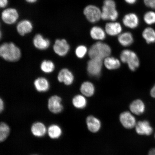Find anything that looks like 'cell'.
<instances>
[{"label": "cell", "mask_w": 155, "mask_h": 155, "mask_svg": "<svg viewBox=\"0 0 155 155\" xmlns=\"http://www.w3.org/2000/svg\"><path fill=\"white\" fill-rule=\"evenodd\" d=\"M33 43L35 47L40 50L47 49L49 48L50 44V40L45 38L40 34H37L35 36Z\"/></svg>", "instance_id": "obj_17"}, {"label": "cell", "mask_w": 155, "mask_h": 155, "mask_svg": "<svg viewBox=\"0 0 155 155\" xmlns=\"http://www.w3.org/2000/svg\"><path fill=\"white\" fill-rule=\"evenodd\" d=\"M150 94L151 96L153 98H155V84L152 88L151 89L150 91Z\"/></svg>", "instance_id": "obj_36"}, {"label": "cell", "mask_w": 155, "mask_h": 155, "mask_svg": "<svg viewBox=\"0 0 155 155\" xmlns=\"http://www.w3.org/2000/svg\"><path fill=\"white\" fill-rule=\"evenodd\" d=\"M19 18V13L17 10L14 8H9L3 11L1 18L5 24L9 25L14 24Z\"/></svg>", "instance_id": "obj_8"}, {"label": "cell", "mask_w": 155, "mask_h": 155, "mask_svg": "<svg viewBox=\"0 0 155 155\" xmlns=\"http://www.w3.org/2000/svg\"><path fill=\"white\" fill-rule=\"evenodd\" d=\"M86 121L87 128L91 132L96 133L100 130L101 123L97 118L92 115L89 116L87 118Z\"/></svg>", "instance_id": "obj_15"}, {"label": "cell", "mask_w": 155, "mask_h": 155, "mask_svg": "<svg viewBox=\"0 0 155 155\" xmlns=\"http://www.w3.org/2000/svg\"><path fill=\"white\" fill-rule=\"evenodd\" d=\"M83 13L87 20L92 24L98 22L102 19L101 9L97 5H87L83 10Z\"/></svg>", "instance_id": "obj_5"}, {"label": "cell", "mask_w": 155, "mask_h": 155, "mask_svg": "<svg viewBox=\"0 0 155 155\" xmlns=\"http://www.w3.org/2000/svg\"><path fill=\"white\" fill-rule=\"evenodd\" d=\"M88 48L86 46L80 45L78 46L75 50V54L77 58L82 59L88 53Z\"/></svg>", "instance_id": "obj_31"}, {"label": "cell", "mask_w": 155, "mask_h": 155, "mask_svg": "<svg viewBox=\"0 0 155 155\" xmlns=\"http://www.w3.org/2000/svg\"><path fill=\"white\" fill-rule=\"evenodd\" d=\"M90 34L91 37L97 41H102L105 39L107 35L104 29L98 26L92 27L90 29Z\"/></svg>", "instance_id": "obj_16"}, {"label": "cell", "mask_w": 155, "mask_h": 155, "mask_svg": "<svg viewBox=\"0 0 155 155\" xmlns=\"http://www.w3.org/2000/svg\"><path fill=\"white\" fill-rule=\"evenodd\" d=\"M70 49V46L67 41L64 39L56 40L53 45L55 53L60 57L66 55Z\"/></svg>", "instance_id": "obj_10"}, {"label": "cell", "mask_w": 155, "mask_h": 155, "mask_svg": "<svg viewBox=\"0 0 155 155\" xmlns=\"http://www.w3.org/2000/svg\"><path fill=\"white\" fill-rule=\"evenodd\" d=\"M154 137H155V135H154Z\"/></svg>", "instance_id": "obj_39"}, {"label": "cell", "mask_w": 155, "mask_h": 155, "mask_svg": "<svg viewBox=\"0 0 155 155\" xmlns=\"http://www.w3.org/2000/svg\"><path fill=\"white\" fill-rule=\"evenodd\" d=\"M80 90L82 94L86 97H92L95 91L94 85L89 81L83 82L81 85Z\"/></svg>", "instance_id": "obj_24"}, {"label": "cell", "mask_w": 155, "mask_h": 155, "mask_svg": "<svg viewBox=\"0 0 155 155\" xmlns=\"http://www.w3.org/2000/svg\"><path fill=\"white\" fill-rule=\"evenodd\" d=\"M144 23L148 26L155 25V11L151 9L146 12L143 16Z\"/></svg>", "instance_id": "obj_28"}, {"label": "cell", "mask_w": 155, "mask_h": 155, "mask_svg": "<svg viewBox=\"0 0 155 155\" xmlns=\"http://www.w3.org/2000/svg\"><path fill=\"white\" fill-rule=\"evenodd\" d=\"M119 120L123 127L128 129L135 127L137 123L135 116L128 111L122 112L120 115Z\"/></svg>", "instance_id": "obj_7"}, {"label": "cell", "mask_w": 155, "mask_h": 155, "mask_svg": "<svg viewBox=\"0 0 155 155\" xmlns=\"http://www.w3.org/2000/svg\"><path fill=\"white\" fill-rule=\"evenodd\" d=\"M72 104L77 109H83L86 107L87 101L86 97L82 94H78L73 98Z\"/></svg>", "instance_id": "obj_26"}, {"label": "cell", "mask_w": 155, "mask_h": 155, "mask_svg": "<svg viewBox=\"0 0 155 155\" xmlns=\"http://www.w3.org/2000/svg\"><path fill=\"white\" fill-rule=\"evenodd\" d=\"M38 0H25L27 2L30 3H35Z\"/></svg>", "instance_id": "obj_38"}, {"label": "cell", "mask_w": 155, "mask_h": 155, "mask_svg": "<svg viewBox=\"0 0 155 155\" xmlns=\"http://www.w3.org/2000/svg\"><path fill=\"white\" fill-rule=\"evenodd\" d=\"M74 76L71 71L67 68L61 70L58 74V81L67 86H70L74 81Z\"/></svg>", "instance_id": "obj_14"}, {"label": "cell", "mask_w": 155, "mask_h": 155, "mask_svg": "<svg viewBox=\"0 0 155 155\" xmlns=\"http://www.w3.org/2000/svg\"><path fill=\"white\" fill-rule=\"evenodd\" d=\"M122 23L126 28L134 29L139 26L140 24V19L136 13H129L124 15L122 19Z\"/></svg>", "instance_id": "obj_9"}, {"label": "cell", "mask_w": 155, "mask_h": 155, "mask_svg": "<svg viewBox=\"0 0 155 155\" xmlns=\"http://www.w3.org/2000/svg\"><path fill=\"white\" fill-rule=\"evenodd\" d=\"M129 108L130 112L133 114L140 115L144 113L145 106L142 100L137 99L131 103L129 106Z\"/></svg>", "instance_id": "obj_19"}, {"label": "cell", "mask_w": 155, "mask_h": 155, "mask_svg": "<svg viewBox=\"0 0 155 155\" xmlns=\"http://www.w3.org/2000/svg\"><path fill=\"white\" fill-rule=\"evenodd\" d=\"M101 9V19L104 21H116L119 13L114 0H104Z\"/></svg>", "instance_id": "obj_3"}, {"label": "cell", "mask_w": 155, "mask_h": 155, "mask_svg": "<svg viewBox=\"0 0 155 155\" xmlns=\"http://www.w3.org/2000/svg\"><path fill=\"white\" fill-rule=\"evenodd\" d=\"M8 0H0V7L1 8H4L8 4Z\"/></svg>", "instance_id": "obj_33"}, {"label": "cell", "mask_w": 155, "mask_h": 155, "mask_svg": "<svg viewBox=\"0 0 155 155\" xmlns=\"http://www.w3.org/2000/svg\"><path fill=\"white\" fill-rule=\"evenodd\" d=\"M121 61L127 63L131 71L136 70L140 65V61L138 56L134 51L129 49H125L121 52L120 55Z\"/></svg>", "instance_id": "obj_4"}, {"label": "cell", "mask_w": 155, "mask_h": 155, "mask_svg": "<svg viewBox=\"0 0 155 155\" xmlns=\"http://www.w3.org/2000/svg\"><path fill=\"white\" fill-rule=\"evenodd\" d=\"M0 56L6 61L14 62L20 59L21 53L19 48L13 42H5L0 47Z\"/></svg>", "instance_id": "obj_1"}, {"label": "cell", "mask_w": 155, "mask_h": 155, "mask_svg": "<svg viewBox=\"0 0 155 155\" xmlns=\"http://www.w3.org/2000/svg\"><path fill=\"white\" fill-rule=\"evenodd\" d=\"M48 133L50 138L56 139L59 138L62 134L61 127L57 125H52L48 127Z\"/></svg>", "instance_id": "obj_27"}, {"label": "cell", "mask_w": 155, "mask_h": 155, "mask_svg": "<svg viewBox=\"0 0 155 155\" xmlns=\"http://www.w3.org/2000/svg\"><path fill=\"white\" fill-rule=\"evenodd\" d=\"M145 6L155 11V0H143Z\"/></svg>", "instance_id": "obj_32"}, {"label": "cell", "mask_w": 155, "mask_h": 155, "mask_svg": "<svg viewBox=\"0 0 155 155\" xmlns=\"http://www.w3.org/2000/svg\"><path fill=\"white\" fill-rule=\"evenodd\" d=\"M148 155H155V148L151 149L149 151Z\"/></svg>", "instance_id": "obj_37"}, {"label": "cell", "mask_w": 155, "mask_h": 155, "mask_svg": "<svg viewBox=\"0 0 155 155\" xmlns=\"http://www.w3.org/2000/svg\"><path fill=\"white\" fill-rule=\"evenodd\" d=\"M31 131L35 136L42 137L46 134L47 129L44 124L41 122H36L32 126Z\"/></svg>", "instance_id": "obj_23"}, {"label": "cell", "mask_w": 155, "mask_h": 155, "mask_svg": "<svg viewBox=\"0 0 155 155\" xmlns=\"http://www.w3.org/2000/svg\"><path fill=\"white\" fill-rule=\"evenodd\" d=\"M142 37L147 44L155 43V29L152 26H148L143 30Z\"/></svg>", "instance_id": "obj_22"}, {"label": "cell", "mask_w": 155, "mask_h": 155, "mask_svg": "<svg viewBox=\"0 0 155 155\" xmlns=\"http://www.w3.org/2000/svg\"><path fill=\"white\" fill-rule=\"evenodd\" d=\"M41 70L45 73L53 72L55 68V65L53 61L49 60H44L40 65Z\"/></svg>", "instance_id": "obj_29"}, {"label": "cell", "mask_w": 155, "mask_h": 155, "mask_svg": "<svg viewBox=\"0 0 155 155\" xmlns=\"http://www.w3.org/2000/svg\"><path fill=\"white\" fill-rule=\"evenodd\" d=\"M10 133V128L8 125L4 122L0 125V141L3 142L8 137Z\"/></svg>", "instance_id": "obj_30"}, {"label": "cell", "mask_w": 155, "mask_h": 155, "mask_svg": "<svg viewBox=\"0 0 155 155\" xmlns=\"http://www.w3.org/2000/svg\"><path fill=\"white\" fill-rule=\"evenodd\" d=\"M103 66L102 60L90 59L87 64V71L90 76L97 77L101 74Z\"/></svg>", "instance_id": "obj_6"}, {"label": "cell", "mask_w": 155, "mask_h": 155, "mask_svg": "<svg viewBox=\"0 0 155 155\" xmlns=\"http://www.w3.org/2000/svg\"><path fill=\"white\" fill-rule=\"evenodd\" d=\"M33 26L31 22L28 20H23L17 24L16 29L19 35L22 36L30 33L32 31Z\"/></svg>", "instance_id": "obj_18"}, {"label": "cell", "mask_w": 155, "mask_h": 155, "mask_svg": "<svg viewBox=\"0 0 155 155\" xmlns=\"http://www.w3.org/2000/svg\"><path fill=\"white\" fill-rule=\"evenodd\" d=\"M34 85L36 90L40 92H47L50 88L49 82L44 77H39L35 79Z\"/></svg>", "instance_id": "obj_21"}, {"label": "cell", "mask_w": 155, "mask_h": 155, "mask_svg": "<svg viewBox=\"0 0 155 155\" xmlns=\"http://www.w3.org/2000/svg\"><path fill=\"white\" fill-rule=\"evenodd\" d=\"M104 64L106 68L109 70L119 69L121 66L120 61L119 59L110 56L104 59Z\"/></svg>", "instance_id": "obj_25"}, {"label": "cell", "mask_w": 155, "mask_h": 155, "mask_svg": "<svg viewBox=\"0 0 155 155\" xmlns=\"http://www.w3.org/2000/svg\"><path fill=\"white\" fill-rule=\"evenodd\" d=\"M117 40L119 44L124 47L130 46L134 41L133 34L129 31L122 32L118 36Z\"/></svg>", "instance_id": "obj_20"}, {"label": "cell", "mask_w": 155, "mask_h": 155, "mask_svg": "<svg viewBox=\"0 0 155 155\" xmlns=\"http://www.w3.org/2000/svg\"><path fill=\"white\" fill-rule=\"evenodd\" d=\"M111 51V48L108 44L102 41H97L91 46L88 53L90 59L103 61L110 56Z\"/></svg>", "instance_id": "obj_2"}, {"label": "cell", "mask_w": 155, "mask_h": 155, "mask_svg": "<svg viewBox=\"0 0 155 155\" xmlns=\"http://www.w3.org/2000/svg\"><path fill=\"white\" fill-rule=\"evenodd\" d=\"M62 99L61 97L57 95H54L49 98L48 101V108L52 113L58 114L62 111L63 106L61 103Z\"/></svg>", "instance_id": "obj_11"}, {"label": "cell", "mask_w": 155, "mask_h": 155, "mask_svg": "<svg viewBox=\"0 0 155 155\" xmlns=\"http://www.w3.org/2000/svg\"><path fill=\"white\" fill-rule=\"evenodd\" d=\"M135 130L137 134L142 135H150L153 132V129L149 122L147 120L139 121L136 124Z\"/></svg>", "instance_id": "obj_13"}, {"label": "cell", "mask_w": 155, "mask_h": 155, "mask_svg": "<svg viewBox=\"0 0 155 155\" xmlns=\"http://www.w3.org/2000/svg\"><path fill=\"white\" fill-rule=\"evenodd\" d=\"M107 35L111 36H118L123 32V26L120 23L117 21H110L104 26Z\"/></svg>", "instance_id": "obj_12"}, {"label": "cell", "mask_w": 155, "mask_h": 155, "mask_svg": "<svg viewBox=\"0 0 155 155\" xmlns=\"http://www.w3.org/2000/svg\"><path fill=\"white\" fill-rule=\"evenodd\" d=\"M4 108V102L3 100L1 98V99H0V111L1 112L3 111Z\"/></svg>", "instance_id": "obj_34"}, {"label": "cell", "mask_w": 155, "mask_h": 155, "mask_svg": "<svg viewBox=\"0 0 155 155\" xmlns=\"http://www.w3.org/2000/svg\"><path fill=\"white\" fill-rule=\"evenodd\" d=\"M124 1L127 4L133 5L137 2V0H124Z\"/></svg>", "instance_id": "obj_35"}]
</instances>
